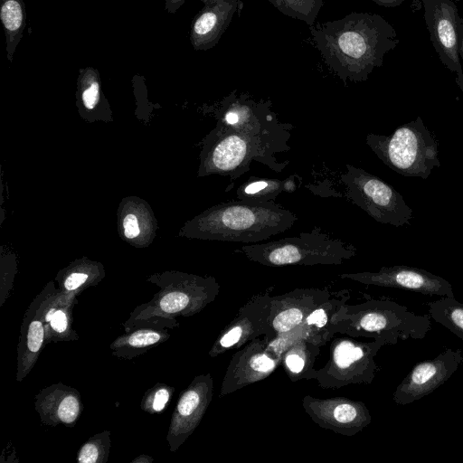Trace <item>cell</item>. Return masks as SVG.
<instances>
[{
  "label": "cell",
  "mask_w": 463,
  "mask_h": 463,
  "mask_svg": "<svg viewBox=\"0 0 463 463\" xmlns=\"http://www.w3.org/2000/svg\"><path fill=\"white\" fill-rule=\"evenodd\" d=\"M217 116L207 163L209 172L230 178L226 191L254 161L275 172L288 165V161H279L277 154L290 150L288 140L294 127L279 120L270 100H256L248 93L233 90L221 100Z\"/></svg>",
  "instance_id": "obj_1"
},
{
  "label": "cell",
  "mask_w": 463,
  "mask_h": 463,
  "mask_svg": "<svg viewBox=\"0 0 463 463\" xmlns=\"http://www.w3.org/2000/svg\"><path fill=\"white\" fill-rule=\"evenodd\" d=\"M309 31L324 62L344 82L365 81L400 43L393 26L373 13L352 12Z\"/></svg>",
  "instance_id": "obj_2"
},
{
  "label": "cell",
  "mask_w": 463,
  "mask_h": 463,
  "mask_svg": "<svg viewBox=\"0 0 463 463\" xmlns=\"http://www.w3.org/2000/svg\"><path fill=\"white\" fill-rule=\"evenodd\" d=\"M298 216L280 204L232 201L213 206L202 219L205 237L228 242L258 243L290 229Z\"/></svg>",
  "instance_id": "obj_3"
},
{
  "label": "cell",
  "mask_w": 463,
  "mask_h": 463,
  "mask_svg": "<svg viewBox=\"0 0 463 463\" xmlns=\"http://www.w3.org/2000/svg\"><path fill=\"white\" fill-rule=\"evenodd\" d=\"M430 330V315H416L389 299L347 303L339 317V334L354 338H383L389 345H395L400 339H423Z\"/></svg>",
  "instance_id": "obj_4"
},
{
  "label": "cell",
  "mask_w": 463,
  "mask_h": 463,
  "mask_svg": "<svg viewBox=\"0 0 463 463\" xmlns=\"http://www.w3.org/2000/svg\"><path fill=\"white\" fill-rule=\"evenodd\" d=\"M235 251L264 266L282 267L341 265L354 258L357 249L316 226L309 232L269 242L246 244Z\"/></svg>",
  "instance_id": "obj_5"
},
{
  "label": "cell",
  "mask_w": 463,
  "mask_h": 463,
  "mask_svg": "<svg viewBox=\"0 0 463 463\" xmlns=\"http://www.w3.org/2000/svg\"><path fill=\"white\" fill-rule=\"evenodd\" d=\"M366 144L387 166L405 177L427 179L439 167L438 140L420 117L398 127L391 135L370 133Z\"/></svg>",
  "instance_id": "obj_6"
},
{
  "label": "cell",
  "mask_w": 463,
  "mask_h": 463,
  "mask_svg": "<svg viewBox=\"0 0 463 463\" xmlns=\"http://www.w3.org/2000/svg\"><path fill=\"white\" fill-rule=\"evenodd\" d=\"M389 345L383 338L359 341L354 337L335 338L326 364L313 380L323 389H340L350 384H370L379 372L378 351Z\"/></svg>",
  "instance_id": "obj_7"
},
{
  "label": "cell",
  "mask_w": 463,
  "mask_h": 463,
  "mask_svg": "<svg viewBox=\"0 0 463 463\" xmlns=\"http://www.w3.org/2000/svg\"><path fill=\"white\" fill-rule=\"evenodd\" d=\"M340 179L345 197L374 221L395 227L410 223L412 209L397 190L380 177L347 164Z\"/></svg>",
  "instance_id": "obj_8"
},
{
  "label": "cell",
  "mask_w": 463,
  "mask_h": 463,
  "mask_svg": "<svg viewBox=\"0 0 463 463\" xmlns=\"http://www.w3.org/2000/svg\"><path fill=\"white\" fill-rule=\"evenodd\" d=\"M424 20L441 63L451 71L463 93V69L458 53V11L452 0H422Z\"/></svg>",
  "instance_id": "obj_9"
},
{
  "label": "cell",
  "mask_w": 463,
  "mask_h": 463,
  "mask_svg": "<svg viewBox=\"0 0 463 463\" xmlns=\"http://www.w3.org/2000/svg\"><path fill=\"white\" fill-rule=\"evenodd\" d=\"M270 289L259 293L241 307L213 343L209 355L216 357L240 349L249 342L269 335Z\"/></svg>",
  "instance_id": "obj_10"
},
{
  "label": "cell",
  "mask_w": 463,
  "mask_h": 463,
  "mask_svg": "<svg viewBox=\"0 0 463 463\" xmlns=\"http://www.w3.org/2000/svg\"><path fill=\"white\" fill-rule=\"evenodd\" d=\"M463 364L460 348L446 347L433 359L416 364L393 392L396 404L407 405L434 392Z\"/></svg>",
  "instance_id": "obj_11"
},
{
  "label": "cell",
  "mask_w": 463,
  "mask_h": 463,
  "mask_svg": "<svg viewBox=\"0 0 463 463\" xmlns=\"http://www.w3.org/2000/svg\"><path fill=\"white\" fill-rule=\"evenodd\" d=\"M302 406L319 427L344 436H354L372 421L366 405L346 397L317 398L305 395Z\"/></svg>",
  "instance_id": "obj_12"
},
{
  "label": "cell",
  "mask_w": 463,
  "mask_h": 463,
  "mask_svg": "<svg viewBox=\"0 0 463 463\" xmlns=\"http://www.w3.org/2000/svg\"><path fill=\"white\" fill-rule=\"evenodd\" d=\"M339 278L365 285L405 289L428 296L455 297L451 284L442 277L405 265L383 267L374 272L343 273Z\"/></svg>",
  "instance_id": "obj_13"
},
{
  "label": "cell",
  "mask_w": 463,
  "mask_h": 463,
  "mask_svg": "<svg viewBox=\"0 0 463 463\" xmlns=\"http://www.w3.org/2000/svg\"><path fill=\"white\" fill-rule=\"evenodd\" d=\"M267 344L268 339L263 335L249 342L232 355L222 382L220 397L266 379L281 364L268 350Z\"/></svg>",
  "instance_id": "obj_14"
},
{
  "label": "cell",
  "mask_w": 463,
  "mask_h": 463,
  "mask_svg": "<svg viewBox=\"0 0 463 463\" xmlns=\"http://www.w3.org/2000/svg\"><path fill=\"white\" fill-rule=\"evenodd\" d=\"M213 394V379L211 373L196 376L182 392L167 435L171 451H175L199 425Z\"/></svg>",
  "instance_id": "obj_15"
},
{
  "label": "cell",
  "mask_w": 463,
  "mask_h": 463,
  "mask_svg": "<svg viewBox=\"0 0 463 463\" xmlns=\"http://www.w3.org/2000/svg\"><path fill=\"white\" fill-rule=\"evenodd\" d=\"M327 288H302L272 296L269 304V335L270 339L302 325L307 316L331 294Z\"/></svg>",
  "instance_id": "obj_16"
},
{
  "label": "cell",
  "mask_w": 463,
  "mask_h": 463,
  "mask_svg": "<svg viewBox=\"0 0 463 463\" xmlns=\"http://www.w3.org/2000/svg\"><path fill=\"white\" fill-rule=\"evenodd\" d=\"M242 2L221 0L204 5L191 24L189 39L195 51L213 48L228 29L232 16L241 14Z\"/></svg>",
  "instance_id": "obj_17"
},
{
  "label": "cell",
  "mask_w": 463,
  "mask_h": 463,
  "mask_svg": "<svg viewBox=\"0 0 463 463\" xmlns=\"http://www.w3.org/2000/svg\"><path fill=\"white\" fill-rule=\"evenodd\" d=\"M47 295V291L40 293L25 313L18 345V382L31 371L46 340L42 306Z\"/></svg>",
  "instance_id": "obj_18"
},
{
  "label": "cell",
  "mask_w": 463,
  "mask_h": 463,
  "mask_svg": "<svg viewBox=\"0 0 463 463\" xmlns=\"http://www.w3.org/2000/svg\"><path fill=\"white\" fill-rule=\"evenodd\" d=\"M350 298V291L347 289L331 292L302 324L305 339L318 347H323L335 334H339L340 314Z\"/></svg>",
  "instance_id": "obj_19"
},
{
  "label": "cell",
  "mask_w": 463,
  "mask_h": 463,
  "mask_svg": "<svg viewBox=\"0 0 463 463\" xmlns=\"http://www.w3.org/2000/svg\"><path fill=\"white\" fill-rule=\"evenodd\" d=\"M80 398L76 390L58 383L41 392L35 408L48 424H72L80 412Z\"/></svg>",
  "instance_id": "obj_20"
},
{
  "label": "cell",
  "mask_w": 463,
  "mask_h": 463,
  "mask_svg": "<svg viewBox=\"0 0 463 463\" xmlns=\"http://www.w3.org/2000/svg\"><path fill=\"white\" fill-rule=\"evenodd\" d=\"M73 297L70 293H48L42 306L46 340H73V335H76L71 313Z\"/></svg>",
  "instance_id": "obj_21"
},
{
  "label": "cell",
  "mask_w": 463,
  "mask_h": 463,
  "mask_svg": "<svg viewBox=\"0 0 463 463\" xmlns=\"http://www.w3.org/2000/svg\"><path fill=\"white\" fill-rule=\"evenodd\" d=\"M321 347L302 339L291 345L282 356L284 371L292 382L314 379L315 368Z\"/></svg>",
  "instance_id": "obj_22"
},
{
  "label": "cell",
  "mask_w": 463,
  "mask_h": 463,
  "mask_svg": "<svg viewBox=\"0 0 463 463\" xmlns=\"http://www.w3.org/2000/svg\"><path fill=\"white\" fill-rule=\"evenodd\" d=\"M297 180H302L298 175L287 179L252 176L242 184L236 191V197L247 202L274 201L282 193H293L298 187Z\"/></svg>",
  "instance_id": "obj_23"
},
{
  "label": "cell",
  "mask_w": 463,
  "mask_h": 463,
  "mask_svg": "<svg viewBox=\"0 0 463 463\" xmlns=\"http://www.w3.org/2000/svg\"><path fill=\"white\" fill-rule=\"evenodd\" d=\"M0 18L5 34L7 59L12 62L26 24L24 0H0Z\"/></svg>",
  "instance_id": "obj_24"
},
{
  "label": "cell",
  "mask_w": 463,
  "mask_h": 463,
  "mask_svg": "<svg viewBox=\"0 0 463 463\" xmlns=\"http://www.w3.org/2000/svg\"><path fill=\"white\" fill-rule=\"evenodd\" d=\"M429 315L463 341V304L454 297L428 302Z\"/></svg>",
  "instance_id": "obj_25"
},
{
  "label": "cell",
  "mask_w": 463,
  "mask_h": 463,
  "mask_svg": "<svg viewBox=\"0 0 463 463\" xmlns=\"http://www.w3.org/2000/svg\"><path fill=\"white\" fill-rule=\"evenodd\" d=\"M281 14L305 22L308 26L316 24L324 0H268Z\"/></svg>",
  "instance_id": "obj_26"
},
{
  "label": "cell",
  "mask_w": 463,
  "mask_h": 463,
  "mask_svg": "<svg viewBox=\"0 0 463 463\" xmlns=\"http://www.w3.org/2000/svg\"><path fill=\"white\" fill-rule=\"evenodd\" d=\"M166 338V334L154 328H140L131 334L118 338L112 345V349L138 350L149 347L162 339Z\"/></svg>",
  "instance_id": "obj_27"
},
{
  "label": "cell",
  "mask_w": 463,
  "mask_h": 463,
  "mask_svg": "<svg viewBox=\"0 0 463 463\" xmlns=\"http://www.w3.org/2000/svg\"><path fill=\"white\" fill-rule=\"evenodd\" d=\"M109 448V432L99 433L90 439L79 450L80 463H97L107 460Z\"/></svg>",
  "instance_id": "obj_28"
},
{
  "label": "cell",
  "mask_w": 463,
  "mask_h": 463,
  "mask_svg": "<svg viewBox=\"0 0 463 463\" xmlns=\"http://www.w3.org/2000/svg\"><path fill=\"white\" fill-rule=\"evenodd\" d=\"M173 390L165 385H157L144 396L142 406L150 413L162 411L168 402Z\"/></svg>",
  "instance_id": "obj_29"
},
{
  "label": "cell",
  "mask_w": 463,
  "mask_h": 463,
  "mask_svg": "<svg viewBox=\"0 0 463 463\" xmlns=\"http://www.w3.org/2000/svg\"><path fill=\"white\" fill-rule=\"evenodd\" d=\"M89 276L83 272H73L70 274L63 281V289L67 292H72L80 288L88 280Z\"/></svg>",
  "instance_id": "obj_30"
},
{
  "label": "cell",
  "mask_w": 463,
  "mask_h": 463,
  "mask_svg": "<svg viewBox=\"0 0 463 463\" xmlns=\"http://www.w3.org/2000/svg\"><path fill=\"white\" fill-rule=\"evenodd\" d=\"M124 232L127 238L132 239L139 234L137 219L134 214H128L123 221Z\"/></svg>",
  "instance_id": "obj_31"
},
{
  "label": "cell",
  "mask_w": 463,
  "mask_h": 463,
  "mask_svg": "<svg viewBox=\"0 0 463 463\" xmlns=\"http://www.w3.org/2000/svg\"><path fill=\"white\" fill-rule=\"evenodd\" d=\"M458 53L463 62V17H458Z\"/></svg>",
  "instance_id": "obj_32"
},
{
  "label": "cell",
  "mask_w": 463,
  "mask_h": 463,
  "mask_svg": "<svg viewBox=\"0 0 463 463\" xmlns=\"http://www.w3.org/2000/svg\"><path fill=\"white\" fill-rule=\"evenodd\" d=\"M186 0H165V8L168 14H175Z\"/></svg>",
  "instance_id": "obj_33"
},
{
  "label": "cell",
  "mask_w": 463,
  "mask_h": 463,
  "mask_svg": "<svg viewBox=\"0 0 463 463\" xmlns=\"http://www.w3.org/2000/svg\"><path fill=\"white\" fill-rule=\"evenodd\" d=\"M378 5L387 7V8H392L397 7L401 5L402 3H404L406 0H372Z\"/></svg>",
  "instance_id": "obj_34"
},
{
  "label": "cell",
  "mask_w": 463,
  "mask_h": 463,
  "mask_svg": "<svg viewBox=\"0 0 463 463\" xmlns=\"http://www.w3.org/2000/svg\"><path fill=\"white\" fill-rule=\"evenodd\" d=\"M204 5H207V4H211V3H213V2H216V1H221V0H201ZM232 1H237V2H242L241 0H232Z\"/></svg>",
  "instance_id": "obj_35"
}]
</instances>
